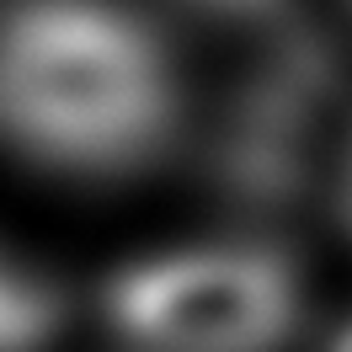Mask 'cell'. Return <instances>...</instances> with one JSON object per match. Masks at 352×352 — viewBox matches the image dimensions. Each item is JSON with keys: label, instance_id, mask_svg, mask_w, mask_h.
<instances>
[{"label": "cell", "instance_id": "6da1fadb", "mask_svg": "<svg viewBox=\"0 0 352 352\" xmlns=\"http://www.w3.org/2000/svg\"><path fill=\"white\" fill-rule=\"evenodd\" d=\"M187 129L171 43L123 0L0 6V144L65 182H133Z\"/></svg>", "mask_w": 352, "mask_h": 352}, {"label": "cell", "instance_id": "7a4b0ae2", "mask_svg": "<svg viewBox=\"0 0 352 352\" xmlns=\"http://www.w3.org/2000/svg\"><path fill=\"white\" fill-rule=\"evenodd\" d=\"M96 315L123 352H288L309 320V283L272 241H192L107 272Z\"/></svg>", "mask_w": 352, "mask_h": 352}, {"label": "cell", "instance_id": "3957f363", "mask_svg": "<svg viewBox=\"0 0 352 352\" xmlns=\"http://www.w3.org/2000/svg\"><path fill=\"white\" fill-rule=\"evenodd\" d=\"M342 107V59L336 48L283 27L262 43L241 86L224 96L203 171L224 208L235 214H288L309 192Z\"/></svg>", "mask_w": 352, "mask_h": 352}, {"label": "cell", "instance_id": "277c9868", "mask_svg": "<svg viewBox=\"0 0 352 352\" xmlns=\"http://www.w3.org/2000/svg\"><path fill=\"white\" fill-rule=\"evenodd\" d=\"M69 320V288L43 262L0 245V352H59Z\"/></svg>", "mask_w": 352, "mask_h": 352}, {"label": "cell", "instance_id": "5b68a950", "mask_svg": "<svg viewBox=\"0 0 352 352\" xmlns=\"http://www.w3.org/2000/svg\"><path fill=\"white\" fill-rule=\"evenodd\" d=\"M187 16H198L208 27H224V32H283L294 27V0H176Z\"/></svg>", "mask_w": 352, "mask_h": 352}, {"label": "cell", "instance_id": "8992f818", "mask_svg": "<svg viewBox=\"0 0 352 352\" xmlns=\"http://www.w3.org/2000/svg\"><path fill=\"white\" fill-rule=\"evenodd\" d=\"M342 219H347V235H352V144L342 155Z\"/></svg>", "mask_w": 352, "mask_h": 352}, {"label": "cell", "instance_id": "52a82bcc", "mask_svg": "<svg viewBox=\"0 0 352 352\" xmlns=\"http://www.w3.org/2000/svg\"><path fill=\"white\" fill-rule=\"evenodd\" d=\"M326 352H352V315L342 320V331H336V336L326 342Z\"/></svg>", "mask_w": 352, "mask_h": 352}]
</instances>
